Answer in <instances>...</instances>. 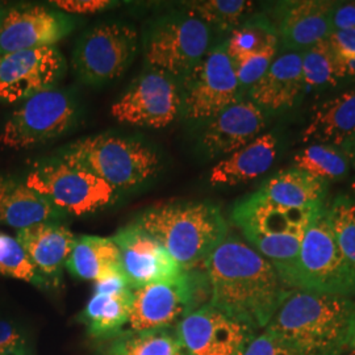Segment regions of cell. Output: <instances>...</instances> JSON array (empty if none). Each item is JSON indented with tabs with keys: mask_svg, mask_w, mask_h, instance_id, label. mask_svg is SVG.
<instances>
[{
	"mask_svg": "<svg viewBox=\"0 0 355 355\" xmlns=\"http://www.w3.org/2000/svg\"><path fill=\"white\" fill-rule=\"evenodd\" d=\"M211 299L205 270L184 271L178 279L133 290L128 322L121 331L177 328L192 311ZM120 331V333H121Z\"/></svg>",
	"mask_w": 355,
	"mask_h": 355,
	"instance_id": "9",
	"label": "cell"
},
{
	"mask_svg": "<svg viewBox=\"0 0 355 355\" xmlns=\"http://www.w3.org/2000/svg\"><path fill=\"white\" fill-rule=\"evenodd\" d=\"M334 6L336 1L330 0L277 3L272 16L268 17L277 28L284 51H303L329 37Z\"/></svg>",
	"mask_w": 355,
	"mask_h": 355,
	"instance_id": "19",
	"label": "cell"
},
{
	"mask_svg": "<svg viewBox=\"0 0 355 355\" xmlns=\"http://www.w3.org/2000/svg\"><path fill=\"white\" fill-rule=\"evenodd\" d=\"M64 216L24 180L0 175V224L20 230L42 223H58Z\"/></svg>",
	"mask_w": 355,
	"mask_h": 355,
	"instance_id": "23",
	"label": "cell"
},
{
	"mask_svg": "<svg viewBox=\"0 0 355 355\" xmlns=\"http://www.w3.org/2000/svg\"><path fill=\"white\" fill-rule=\"evenodd\" d=\"M292 161L293 167L328 183L347 177L352 167L341 148L321 144L306 145Z\"/></svg>",
	"mask_w": 355,
	"mask_h": 355,
	"instance_id": "29",
	"label": "cell"
},
{
	"mask_svg": "<svg viewBox=\"0 0 355 355\" xmlns=\"http://www.w3.org/2000/svg\"><path fill=\"white\" fill-rule=\"evenodd\" d=\"M60 157L86 167L119 192L149 183L162 165L159 154L142 141L108 133L76 141Z\"/></svg>",
	"mask_w": 355,
	"mask_h": 355,
	"instance_id": "5",
	"label": "cell"
},
{
	"mask_svg": "<svg viewBox=\"0 0 355 355\" xmlns=\"http://www.w3.org/2000/svg\"><path fill=\"white\" fill-rule=\"evenodd\" d=\"M139 48L137 31L125 23H103L76 41L71 64L78 78L99 86L121 76Z\"/></svg>",
	"mask_w": 355,
	"mask_h": 355,
	"instance_id": "11",
	"label": "cell"
},
{
	"mask_svg": "<svg viewBox=\"0 0 355 355\" xmlns=\"http://www.w3.org/2000/svg\"><path fill=\"white\" fill-rule=\"evenodd\" d=\"M16 239L45 282L57 286L76 246V234L58 223H42L17 230Z\"/></svg>",
	"mask_w": 355,
	"mask_h": 355,
	"instance_id": "20",
	"label": "cell"
},
{
	"mask_svg": "<svg viewBox=\"0 0 355 355\" xmlns=\"http://www.w3.org/2000/svg\"><path fill=\"white\" fill-rule=\"evenodd\" d=\"M236 70L227 51V40L207 53L182 82V112L190 121L205 123L243 98Z\"/></svg>",
	"mask_w": 355,
	"mask_h": 355,
	"instance_id": "12",
	"label": "cell"
},
{
	"mask_svg": "<svg viewBox=\"0 0 355 355\" xmlns=\"http://www.w3.org/2000/svg\"><path fill=\"white\" fill-rule=\"evenodd\" d=\"M328 41L341 64L345 78L355 76V29L334 31Z\"/></svg>",
	"mask_w": 355,
	"mask_h": 355,
	"instance_id": "36",
	"label": "cell"
},
{
	"mask_svg": "<svg viewBox=\"0 0 355 355\" xmlns=\"http://www.w3.org/2000/svg\"><path fill=\"white\" fill-rule=\"evenodd\" d=\"M328 189V182L313 177L300 168L290 167L268 178L258 191L274 203L284 207L318 208L324 207Z\"/></svg>",
	"mask_w": 355,
	"mask_h": 355,
	"instance_id": "25",
	"label": "cell"
},
{
	"mask_svg": "<svg viewBox=\"0 0 355 355\" xmlns=\"http://www.w3.org/2000/svg\"><path fill=\"white\" fill-rule=\"evenodd\" d=\"M212 29L189 7L155 19L144 37L149 67L174 76L180 83L209 51Z\"/></svg>",
	"mask_w": 355,
	"mask_h": 355,
	"instance_id": "7",
	"label": "cell"
},
{
	"mask_svg": "<svg viewBox=\"0 0 355 355\" xmlns=\"http://www.w3.org/2000/svg\"><path fill=\"white\" fill-rule=\"evenodd\" d=\"M341 150H343V154L347 157L350 165L355 167V132L347 140L343 142V145L341 146Z\"/></svg>",
	"mask_w": 355,
	"mask_h": 355,
	"instance_id": "42",
	"label": "cell"
},
{
	"mask_svg": "<svg viewBox=\"0 0 355 355\" xmlns=\"http://www.w3.org/2000/svg\"><path fill=\"white\" fill-rule=\"evenodd\" d=\"M121 268L132 290L175 280L184 272L165 248L137 223L120 229L114 237Z\"/></svg>",
	"mask_w": 355,
	"mask_h": 355,
	"instance_id": "17",
	"label": "cell"
},
{
	"mask_svg": "<svg viewBox=\"0 0 355 355\" xmlns=\"http://www.w3.org/2000/svg\"><path fill=\"white\" fill-rule=\"evenodd\" d=\"M279 38L277 28L266 15H252L236 28L227 40V51L233 64L261 51L270 41Z\"/></svg>",
	"mask_w": 355,
	"mask_h": 355,
	"instance_id": "31",
	"label": "cell"
},
{
	"mask_svg": "<svg viewBox=\"0 0 355 355\" xmlns=\"http://www.w3.org/2000/svg\"><path fill=\"white\" fill-rule=\"evenodd\" d=\"M103 343V355H186L177 328L121 331Z\"/></svg>",
	"mask_w": 355,
	"mask_h": 355,
	"instance_id": "28",
	"label": "cell"
},
{
	"mask_svg": "<svg viewBox=\"0 0 355 355\" xmlns=\"http://www.w3.org/2000/svg\"><path fill=\"white\" fill-rule=\"evenodd\" d=\"M266 114L250 99L233 103L205 121L198 145L207 158L227 157L262 135Z\"/></svg>",
	"mask_w": 355,
	"mask_h": 355,
	"instance_id": "18",
	"label": "cell"
},
{
	"mask_svg": "<svg viewBox=\"0 0 355 355\" xmlns=\"http://www.w3.org/2000/svg\"><path fill=\"white\" fill-rule=\"evenodd\" d=\"M21 354H26L24 336L11 322L0 320V355Z\"/></svg>",
	"mask_w": 355,
	"mask_h": 355,
	"instance_id": "39",
	"label": "cell"
},
{
	"mask_svg": "<svg viewBox=\"0 0 355 355\" xmlns=\"http://www.w3.org/2000/svg\"><path fill=\"white\" fill-rule=\"evenodd\" d=\"M278 49H279V38L270 41L261 51H255L253 54L248 55L246 58L239 61L237 64H233L242 94L245 91L249 92V89L265 76L267 69L277 57Z\"/></svg>",
	"mask_w": 355,
	"mask_h": 355,
	"instance_id": "35",
	"label": "cell"
},
{
	"mask_svg": "<svg viewBox=\"0 0 355 355\" xmlns=\"http://www.w3.org/2000/svg\"><path fill=\"white\" fill-rule=\"evenodd\" d=\"M186 355H242L255 330L214 305L192 311L177 325Z\"/></svg>",
	"mask_w": 355,
	"mask_h": 355,
	"instance_id": "14",
	"label": "cell"
},
{
	"mask_svg": "<svg viewBox=\"0 0 355 355\" xmlns=\"http://www.w3.org/2000/svg\"><path fill=\"white\" fill-rule=\"evenodd\" d=\"M331 26L333 32L355 29V1H336Z\"/></svg>",
	"mask_w": 355,
	"mask_h": 355,
	"instance_id": "40",
	"label": "cell"
},
{
	"mask_svg": "<svg viewBox=\"0 0 355 355\" xmlns=\"http://www.w3.org/2000/svg\"><path fill=\"white\" fill-rule=\"evenodd\" d=\"M209 304L254 330L265 329L286 292L274 265L250 245L225 237L205 263Z\"/></svg>",
	"mask_w": 355,
	"mask_h": 355,
	"instance_id": "1",
	"label": "cell"
},
{
	"mask_svg": "<svg viewBox=\"0 0 355 355\" xmlns=\"http://www.w3.org/2000/svg\"><path fill=\"white\" fill-rule=\"evenodd\" d=\"M0 275L23 280L38 287L48 286L37 268L31 262L16 237L0 232Z\"/></svg>",
	"mask_w": 355,
	"mask_h": 355,
	"instance_id": "33",
	"label": "cell"
},
{
	"mask_svg": "<svg viewBox=\"0 0 355 355\" xmlns=\"http://www.w3.org/2000/svg\"><path fill=\"white\" fill-rule=\"evenodd\" d=\"M349 350H350V355H355V329L352 337V341L349 343Z\"/></svg>",
	"mask_w": 355,
	"mask_h": 355,
	"instance_id": "43",
	"label": "cell"
},
{
	"mask_svg": "<svg viewBox=\"0 0 355 355\" xmlns=\"http://www.w3.org/2000/svg\"><path fill=\"white\" fill-rule=\"evenodd\" d=\"M76 98L62 89H44L21 103L0 132L4 148L21 150L53 140L76 123Z\"/></svg>",
	"mask_w": 355,
	"mask_h": 355,
	"instance_id": "10",
	"label": "cell"
},
{
	"mask_svg": "<svg viewBox=\"0 0 355 355\" xmlns=\"http://www.w3.org/2000/svg\"><path fill=\"white\" fill-rule=\"evenodd\" d=\"M64 67V55L54 46L0 54V102H24L55 87Z\"/></svg>",
	"mask_w": 355,
	"mask_h": 355,
	"instance_id": "15",
	"label": "cell"
},
{
	"mask_svg": "<svg viewBox=\"0 0 355 355\" xmlns=\"http://www.w3.org/2000/svg\"><path fill=\"white\" fill-rule=\"evenodd\" d=\"M132 299L133 290L119 295L94 292L80 318L89 336L103 341L119 334L128 322Z\"/></svg>",
	"mask_w": 355,
	"mask_h": 355,
	"instance_id": "27",
	"label": "cell"
},
{
	"mask_svg": "<svg viewBox=\"0 0 355 355\" xmlns=\"http://www.w3.org/2000/svg\"><path fill=\"white\" fill-rule=\"evenodd\" d=\"M76 19L51 6H16L0 19V54L54 46L76 28Z\"/></svg>",
	"mask_w": 355,
	"mask_h": 355,
	"instance_id": "16",
	"label": "cell"
},
{
	"mask_svg": "<svg viewBox=\"0 0 355 355\" xmlns=\"http://www.w3.org/2000/svg\"><path fill=\"white\" fill-rule=\"evenodd\" d=\"M211 29L233 32L253 15V1L246 0H205L187 6Z\"/></svg>",
	"mask_w": 355,
	"mask_h": 355,
	"instance_id": "32",
	"label": "cell"
},
{
	"mask_svg": "<svg viewBox=\"0 0 355 355\" xmlns=\"http://www.w3.org/2000/svg\"><path fill=\"white\" fill-rule=\"evenodd\" d=\"M355 132V87L346 89L315 108L302 140L341 148Z\"/></svg>",
	"mask_w": 355,
	"mask_h": 355,
	"instance_id": "24",
	"label": "cell"
},
{
	"mask_svg": "<svg viewBox=\"0 0 355 355\" xmlns=\"http://www.w3.org/2000/svg\"><path fill=\"white\" fill-rule=\"evenodd\" d=\"M327 211L337 242L355 271V199L341 193Z\"/></svg>",
	"mask_w": 355,
	"mask_h": 355,
	"instance_id": "34",
	"label": "cell"
},
{
	"mask_svg": "<svg viewBox=\"0 0 355 355\" xmlns=\"http://www.w3.org/2000/svg\"><path fill=\"white\" fill-rule=\"evenodd\" d=\"M325 209L284 207L255 191L234 205L232 218L252 248L282 274L295 262L306 230Z\"/></svg>",
	"mask_w": 355,
	"mask_h": 355,
	"instance_id": "4",
	"label": "cell"
},
{
	"mask_svg": "<svg viewBox=\"0 0 355 355\" xmlns=\"http://www.w3.org/2000/svg\"><path fill=\"white\" fill-rule=\"evenodd\" d=\"M278 157V139L272 133H262L237 152L216 164L208 182L211 186L232 187L266 174Z\"/></svg>",
	"mask_w": 355,
	"mask_h": 355,
	"instance_id": "22",
	"label": "cell"
},
{
	"mask_svg": "<svg viewBox=\"0 0 355 355\" xmlns=\"http://www.w3.org/2000/svg\"><path fill=\"white\" fill-rule=\"evenodd\" d=\"M182 83L149 67L112 104L111 114L121 124L165 128L182 112Z\"/></svg>",
	"mask_w": 355,
	"mask_h": 355,
	"instance_id": "13",
	"label": "cell"
},
{
	"mask_svg": "<svg viewBox=\"0 0 355 355\" xmlns=\"http://www.w3.org/2000/svg\"><path fill=\"white\" fill-rule=\"evenodd\" d=\"M242 355H300L275 334L263 329L261 334H255L245 347Z\"/></svg>",
	"mask_w": 355,
	"mask_h": 355,
	"instance_id": "37",
	"label": "cell"
},
{
	"mask_svg": "<svg viewBox=\"0 0 355 355\" xmlns=\"http://www.w3.org/2000/svg\"><path fill=\"white\" fill-rule=\"evenodd\" d=\"M21 355H28V354H21Z\"/></svg>",
	"mask_w": 355,
	"mask_h": 355,
	"instance_id": "45",
	"label": "cell"
},
{
	"mask_svg": "<svg viewBox=\"0 0 355 355\" xmlns=\"http://www.w3.org/2000/svg\"><path fill=\"white\" fill-rule=\"evenodd\" d=\"M279 277L290 288L355 295V271L337 242L327 209L306 230L295 262Z\"/></svg>",
	"mask_w": 355,
	"mask_h": 355,
	"instance_id": "6",
	"label": "cell"
},
{
	"mask_svg": "<svg viewBox=\"0 0 355 355\" xmlns=\"http://www.w3.org/2000/svg\"><path fill=\"white\" fill-rule=\"evenodd\" d=\"M302 64L306 89L334 87L346 79L328 38L302 51Z\"/></svg>",
	"mask_w": 355,
	"mask_h": 355,
	"instance_id": "30",
	"label": "cell"
},
{
	"mask_svg": "<svg viewBox=\"0 0 355 355\" xmlns=\"http://www.w3.org/2000/svg\"><path fill=\"white\" fill-rule=\"evenodd\" d=\"M49 4L67 15H92L114 7V3L110 0H53Z\"/></svg>",
	"mask_w": 355,
	"mask_h": 355,
	"instance_id": "38",
	"label": "cell"
},
{
	"mask_svg": "<svg viewBox=\"0 0 355 355\" xmlns=\"http://www.w3.org/2000/svg\"><path fill=\"white\" fill-rule=\"evenodd\" d=\"M354 329V300L302 288L286 290L265 328L300 355H340Z\"/></svg>",
	"mask_w": 355,
	"mask_h": 355,
	"instance_id": "2",
	"label": "cell"
},
{
	"mask_svg": "<svg viewBox=\"0 0 355 355\" xmlns=\"http://www.w3.org/2000/svg\"><path fill=\"white\" fill-rule=\"evenodd\" d=\"M3 13H4V11H3V8H1V6H0V19H1V16H3Z\"/></svg>",
	"mask_w": 355,
	"mask_h": 355,
	"instance_id": "44",
	"label": "cell"
},
{
	"mask_svg": "<svg viewBox=\"0 0 355 355\" xmlns=\"http://www.w3.org/2000/svg\"><path fill=\"white\" fill-rule=\"evenodd\" d=\"M129 290H132V288L128 283L125 275L120 274V275H114V277L96 282L94 292H101V293H107V295H119V293H124Z\"/></svg>",
	"mask_w": 355,
	"mask_h": 355,
	"instance_id": "41",
	"label": "cell"
},
{
	"mask_svg": "<svg viewBox=\"0 0 355 355\" xmlns=\"http://www.w3.org/2000/svg\"><path fill=\"white\" fill-rule=\"evenodd\" d=\"M24 183L64 215L76 217L96 214L120 196L119 191L86 167L62 157L36 162L26 173Z\"/></svg>",
	"mask_w": 355,
	"mask_h": 355,
	"instance_id": "8",
	"label": "cell"
},
{
	"mask_svg": "<svg viewBox=\"0 0 355 355\" xmlns=\"http://www.w3.org/2000/svg\"><path fill=\"white\" fill-rule=\"evenodd\" d=\"M304 89L302 51H284L249 89V98L263 111L277 112L292 107Z\"/></svg>",
	"mask_w": 355,
	"mask_h": 355,
	"instance_id": "21",
	"label": "cell"
},
{
	"mask_svg": "<svg viewBox=\"0 0 355 355\" xmlns=\"http://www.w3.org/2000/svg\"><path fill=\"white\" fill-rule=\"evenodd\" d=\"M66 267L76 278L95 283L114 275L124 274L120 252L112 237H78Z\"/></svg>",
	"mask_w": 355,
	"mask_h": 355,
	"instance_id": "26",
	"label": "cell"
},
{
	"mask_svg": "<svg viewBox=\"0 0 355 355\" xmlns=\"http://www.w3.org/2000/svg\"><path fill=\"white\" fill-rule=\"evenodd\" d=\"M150 233L184 271L205 270L216 248L228 236L218 205L186 202L154 207L136 221Z\"/></svg>",
	"mask_w": 355,
	"mask_h": 355,
	"instance_id": "3",
	"label": "cell"
}]
</instances>
